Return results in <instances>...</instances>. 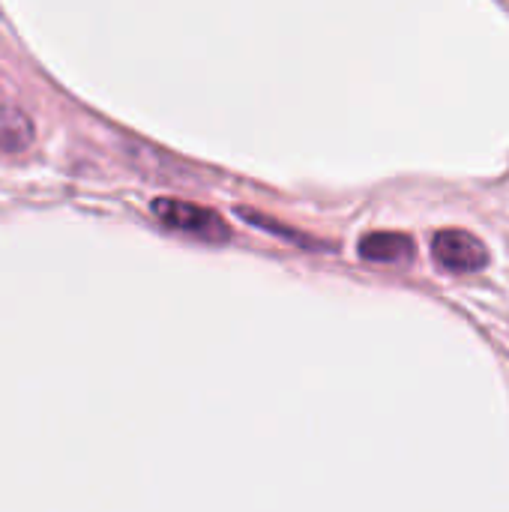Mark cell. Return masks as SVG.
I'll return each mask as SVG.
<instances>
[{"label":"cell","mask_w":509,"mask_h":512,"mask_svg":"<svg viewBox=\"0 0 509 512\" xmlns=\"http://www.w3.org/2000/svg\"><path fill=\"white\" fill-rule=\"evenodd\" d=\"M153 213L165 228L180 231V234H192V237L207 240V243H225L231 237V228L219 213H213V210H207L201 204H192V201L156 198Z\"/></svg>","instance_id":"1"},{"label":"cell","mask_w":509,"mask_h":512,"mask_svg":"<svg viewBox=\"0 0 509 512\" xmlns=\"http://www.w3.org/2000/svg\"><path fill=\"white\" fill-rule=\"evenodd\" d=\"M435 261L450 273H480L489 264V249L480 237L462 228H444L432 240Z\"/></svg>","instance_id":"2"},{"label":"cell","mask_w":509,"mask_h":512,"mask_svg":"<svg viewBox=\"0 0 509 512\" xmlns=\"http://www.w3.org/2000/svg\"><path fill=\"white\" fill-rule=\"evenodd\" d=\"M360 255L369 258V261H387V264H405L414 258V240L408 234H384V231H375V234H366L360 240Z\"/></svg>","instance_id":"3"},{"label":"cell","mask_w":509,"mask_h":512,"mask_svg":"<svg viewBox=\"0 0 509 512\" xmlns=\"http://www.w3.org/2000/svg\"><path fill=\"white\" fill-rule=\"evenodd\" d=\"M33 141V123L18 108H0V153H21Z\"/></svg>","instance_id":"4"}]
</instances>
